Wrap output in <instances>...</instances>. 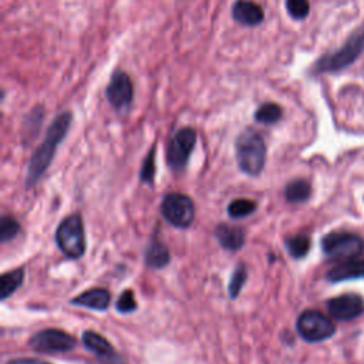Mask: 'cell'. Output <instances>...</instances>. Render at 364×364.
<instances>
[{"instance_id":"ac0fdd59","label":"cell","mask_w":364,"mask_h":364,"mask_svg":"<svg viewBox=\"0 0 364 364\" xmlns=\"http://www.w3.org/2000/svg\"><path fill=\"white\" fill-rule=\"evenodd\" d=\"M0 279H2L0 281V300H6L23 285L24 269L18 267L15 270L4 273Z\"/></svg>"},{"instance_id":"4fadbf2b","label":"cell","mask_w":364,"mask_h":364,"mask_svg":"<svg viewBox=\"0 0 364 364\" xmlns=\"http://www.w3.org/2000/svg\"><path fill=\"white\" fill-rule=\"evenodd\" d=\"M232 18L242 26L253 27L263 22L265 13L263 9L252 0H237L232 6Z\"/></svg>"},{"instance_id":"30bf717a","label":"cell","mask_w":364,"mask_h":364,"mask_svg":"<svg viewBox=\"0 0 364 364\" xmlns=\"http://www.w3.org/2000/svg\"><path fill=\"white\" fill-rule=\"evenodd\" d=\"M106 97L111 107L117 111L127 110L134 99V85L130 76L121 70H117L106 88Z\"/></svg>"},{"instance_id":"9c48e42d","label":"cell","mask_w":364,"mask_h":364,"mask_svg":"<svg viewBox=\"0 0 364 364\" xmlns=\"http://www.w3.org/2000/svg\"><path fill=\"white\" fill-rule=\"evenodd\" d=\"M29 346L43 353H66L77 346V340L63 330L44 329L30 337Z\"/></svg>"},{"instance_id":"7c38bea8","label":"cell","mask_w":364,"mask_h":364,"mask_svg":"<svg viewBox=\"0 0 364 364\" xmlns=\"http://www.w3.org/2000/svg\"><path fill=\"white\" fill-rule=\"evenodd\" d=\"M83 343L91 353H94L103 364H125L122 357L115 353L108 340L97 332L87 330L83 333Z\"/></svg>"},{"instance_id":"9a60e30c","label":"cell","mask_w":364,"mask_h":364,"mask_svg":"<svg viewBox=\"0 0 364 364\" xmlns=\"http://www.w3.org/2000/svg\"><path fill=\"white\" fill-rule=\"evenodd\" d=\"M215 238L219 245L226 251H239L245 244V232L238 226L231 225H218L215 230Z\"/></svg>"},{"instance_id":"603a6c76","label":"cell","mask_w":364,"mask_h":364,"mask_svg":"<svg viewBox=\"0 0 364 364\" xmlns=\"http://www.w3.org/2000/svg\"><path fill=\"white\" fill-rule=\"evenodd\" d=\"M248 279V270L245 267L244 263L238 265L237 269L234 270L231 281H230V286H227V292H230V296L232 299H237L242 290V288L245 286Z\"/></svg>"},{"instance_id":"484cf974","label":"cell","mask_w":364,"mask_h":364,"mask_svg":"<svg viewBox=\"0 0 364 364\" xmlns=\"http://www.w3.org/2000/svg\"><path fill=\"white\" fill-rule=\"evenodd\" d=\"M154 176H155V148L153 147L143 162L140 178L143 182H146V184H151L154 181Z\"/></svg>"},{"instance_id":"ffe728a7","label":"cell","mask_w":364,"mask_h":364,"mask_svg":"<svg viewBox=\"0 0 364 364\" xmlns=\"http://www.w3.org/2000/svg\"><path fill=\"white\" fill-rule=\"evenodd\" d=\"M310 194H312V187L304 179H295L289 182L285 190V197L292 204L307 201L310 198Z\"/></svg>"},{"instance_id":"5b68a950","label":"cell","mask_w":364,"mask_h":364,"mask_svg":"<svg viewBox=\"0 0 364 364\" xmlns=\"http://www.w3.org/2000/svg\"><path fill=\"white\" fill-rule=\"evenodd\" d=\"M298 333L299 336L309 343H318L326 339H330L336 326L330 318L317 310H306L298 317Z\"/></svg>"},{"instance_id":"277c9868","label":"cell","mask_w":364,"mask_h":364,"mask_svg":"<svg viewBox=\"0 0 364 364\" xmlns=\"http://www.w3.org/2000/svg\"><path fill=\"white\" fill-rule=\"evenodd\" d=\"M56 242L59 249L70 259H78L85 252L84 223L78 214L67 216L57 227Z\"/></svg>"},{"instance_id":"ba28073f","label":"cell","mask_w":364,"mask_h":364,"mask_svg":"<svg viewBox=\"0 0 364 364\" xmlns=\"http://www.w3.org/2000/svg\"><path fill=\"white\" fill-rule=\"evenodd\" d=\"M161 211L164 218L176 227H188L195 218V205L192 200L179 192L165 195Z\"/></svg>"},{"instance_id":"83f0119b","label":"cell","mask_w":364,"mask_h":364,"mask_svg":"<svg viewBox=\"0 0 364 364\" xmlns=\"http://www.w3.org/2000/svg\"><path fill=\"white\" fill-rule=\"evenodd\" d=\"M6 364H52L49 361H43V360H38V358H13L10 361H8Z\"/></svg>"},{"instance_id":"5bb4252c","label":"cell","mask_w":364,"mask_h":364,"mask_svg":"<svg viewBox=\"0 0 364 364\" xmlns=\"http://www.w3.org/2000/svg\"><path fill=\"white\" fill-rule=\"evenodd\" d=\"M328 279L330 282H344L364 278V259H349L343 260L328 272Z\"/></svg>"},{"instance_id":"44dd1931","label":"cell","mask_w":364,"mask_h":364,"mask_svg":"<svg viewBox=\"0 0 364 364\" xmlns=\"http://www.w3.org/2000/svg\"><path fill=\"white\" fill-rule=\"evenodd\" d=\"M310 244H312L310 238L306 234L295 235L292 238H288L286 242H285L288 252L295 259L304 258L307 255V252L310 251Z\"/></svg>"},{"instance_id":"6da1fadb","label":"cell","mask_w":364,"mask_h":364,"mask_svg":"<svg viewBox=\"0 0 364 364\" xmlns=\"http://www.w3.org/2000/svg\"><path fill=\"white\" fill-rule=\"evenodd\" d=\"M71 120H73L71 113L66 111L62 113L59 117H56L53 122L49 125L48 132H46V139L37 147V150L34 151L29 162L27 187L36 186L37 181L43 176V174L49 169L56 155L57 147L64 140V136L71 125Z\"/></svg>"},{"instance_id":"d4e9b609","label":"cell","mask_w":364,"mask_h":364,"mask_svg":"<svg viewBox=\"0 0 364 364\" xmlns=\"http://www.w3.org/2000/svg\"><path fill=\"white\" fill-rule=\"evenodd\" d=\"M286 10L295 20H303L310 12L309 0H286Z\"/></svg>"},{"instance_id":"52a82bcc","label":"cell","mask_w":364,"mask_h":364,"mask_svg":"<svg viewBox=\"0 0 364 364\" xmlns=\"http://www.w3.org/2000/svg\"><path fill=\"white\" fill-rule=\"evenodd\" d=\"M195 143L197 132L191 127L181 128L172 135L167 150V161L172 171L179 172L187 167Z\"/></svg>"},{"instance_id":"e0dca14e","label":"cell","mask_w":364,"mask_h":364,"mask_svg":"<svg viewBox=\"0 0 364 364\" xmlns=\"http://www.w3.org/2000/svg\"><path fill=\"white\" fill-rule=\"evenodd\" d=\"M171 260L168 248L160 241H153L146 251V265L151 269H162Z\"/></svg>"},{"instance_id":"7a4b0ae2","label":"cell","mask_w":364,"mask_h":364,"mask_svg":"<svg viewBox=\"0 0 364 364\" xmlns=\"http://www.w3.org/2000/svg\"><path fill=\"white\" fill-rule=\"evenodd\" d=\"M237 161L241 171L249 176H258L266 162V144L263 136L253 128L244 130L235 143Z\"/></svg>"},{"instance_id":"4316f807","label":"cell","mask_w":364,"mask_h":364,"mask_svg":"<svg viewBox=\"0 0 364 364\" xmlns=\"http://www.w3.org/2000/svg\"><path fill=\"white\" fill-rule=\"evenodd\" d=\"M136 309V302L132 290H124L117 300V310L121 313H131Z\"/></svg>"},{"instance_id":"d6986e66","label":"cell","mask_w":364,"mask_h":364,"mask_svg":"<svg viewBox=\"0 0 364 364\" xmlns=\"http://www.w3.org/2000/svg\"><path fill=\"white\" fill-rule=\"evenodd\" d=\"M284 110L276 103H265L255 111V121L265 125H273L282 120Z\"/></svg>"},{"instance_id":"2e32d148","label":"cell","mask_w":364,"mask_h":364,"mask_svg":"<svg viewBox=\"0 0 364 364\" xmlns=\"http://www.w3.org/2000/svg\"><path fill=\"white\" fill-rule=\"evenodd\" d=\"M111 302V296L108 293V290L106 289H90L78 296H76L74 299H71V304L76 306H83L91 310H97V312H104L108 309Z\"/></svg>"},{"instance_id":"cb8c5ba5","label":"cell","mask_w":364,"mask_h":364,"mask_svg":"<svg viewBox=\"0 0 364 364\" xmlns=\"http://www.w3.org/2000/svg\"><path fill=\"white\" fill-rule=\"evenodd\" d=\"M20 232V225L13 216H2L0 219V241L2 244H6L12 239H15Z\"/></svg>"},{"instance_id":"7402d4cb","label":"cell","mask_w":364,"mask_h":364,"mask_svg":"<svg viewBox=\"0 0 364 364\" xmlns=\"http://www.w3.org/2000/svg\"><path fill=\"white\" fill-rule=\"evenodd\" d=\"M258 208V204L252 200H246V198H239V200H234L230 205H227V214H230L231 218L234 219H241L245 218L251 214H253Z\"/></svg>"},{"instance_id":"8fae6325","label":"cell","mask_w":364,"mask_h":364,"mask_svg":"<svg viewBox=\"0 0 364 364\" xmlns=\"http://www.w3.org/2000/svg\"><path fill=\"white\" fill-rule=\"evenodd\" d=\"M364 310V302L358 295L347 293L333 298L328 302V312L336 321H353Z\"/></svg>"},{"instance_id":"3957f363","label":"cell","mask_w":364,"mask_h":364,"mask_svg":"<svg viewBox=\"0 0 364 364\" xmlns=\"http://www.w3.org/2000/svg\"><path fill=\"white\" fill-rule=\"evenodd\" d=\"M364 50V27L356 30L342 48L330 55L323 56L314 66L317 73L339 71L351 66Z\"/></svg>"},{"instance_id":"8992f818","label":"cell","mask_w":364,"mask_h":364,"mask_svg":"<svg viewBox=\"0 0 364 364\" xmlns=\"http://www.w3.org/2000/svg\"><path fill=\"white\" fill-rule=\"evenodd\" d=\"M323 252L336 260L356 259L364 252V241L350 232H330L322 239Z\"/></svg>"}]
</instances>
